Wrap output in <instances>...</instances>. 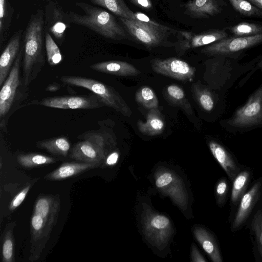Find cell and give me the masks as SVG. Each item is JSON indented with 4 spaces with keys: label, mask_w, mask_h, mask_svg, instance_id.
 I'll return each mask as SVG.
<instances>
[{
    "label": "cell",
    "mask_w": 262,
    "mask_h": 262,
    "mask_svg": "<svg viewBox=\"0 0 262 262\" xmlns=\"http://www.w3.org/2000/svg\"><path fill=\"white\" fill-rule=\"evenodd\" d=\"M60 209L59 194H41L37 197L30 222V261L39 258L57 223Z\"/></svg>",
    "instance_id": "6da1fadb"
},
{
    "label": "cell",
    "mask_w": 262,
    "mask_h": 262,
    "mask_svg": "<svg viewBox=\"0 0 262 262\" xmlns=\"http://www.w3.org/2000/svg\"><path fill=\"white\" fill-rule=\"evenodd\" d=\"M44 34V12L38 9L31 14L24 32L23 81L25 85H29L37 76L43 65Z\"/></svg>",
    "instance_id": "7a4b0ae2"
},
{
    "label": "cell",
    "mask_w": 262,
    "mask_h": 262,
    "mask_svg": "<svg viewBox=\"0 0 262 262\" xmlns=\"http://www.w3.org/2000/svg\"><path fill=\"white\" fill-rule=\"evenodd\" d=\"M75 5L85 14L73 11L66 13L68 23L86 27L107 39L119 40L126 38V30L107 11L84 2H76Z\"/></svg>",
    "instance_id": "3957f363"
},
{
    "label": "cell",
    "mask_w": 262,
    "mask_h": 262,
    "mask_svg": "<svg viewBox=\"0 0 262 262\" xmlns=\"http://www.w3.org/2000/svg\"><path fill=\"white\" fill-rule=\"evenodd\" d=\"M221 125L232 134H243L262 127V83L243 105L221 121Z\"/></svg>",
    "instance_id": "277c9868"
},
{
    "label": "cell",
    "mask_w": 262,
    "mask_h": 262,
    "mask_svg": "<svg viewBox=\"0 0 262 262\" xmlns=\"http://www.w3.org/2000/svg\"><path fill=\"white\" fill-rule=\"evenodd\" d=\"M242 53L213 56L212 74L216 79V89L224 93L228 91L239 78L255 67L262 56L260 55L248 62L240 63Z\"/></svg>",
    "instance_id": "5b68a950"
},
{
    "label": "cell",
    "mask_w": 262,
    "mask_h": 262,
    "mask_svg": "<svg viewBox=\"0 0 262 262\" xmlns=\"http://www.w3.org/2000/svg\"><path fill=\"white\" fill-rule=\"evenodd\" d=\"M81 138L82 140L72 148L70 158L79 162L102 164L111 149L110 139L96 131L86 133Z\"/></svg>",
    "instance_id": "8992f818"
},
{
    "label": "cell",
    "mask_w": 262,
    "mask_h": 262,
    "mask_svg": "<svg viewBox=\"0 0 262 262\" xmlns=\"http://www.w3.org/2000/svg\"><path fill=\"white\" fill-rule=\"evenodd\" d=\"M63 82L86 89L98 96L105 105L115 110L124 116L130 117L132 111L125 100L112 87L91 78L75 76H64L60 78Z\"/></svg>",
    "instance_id": "52a82bcc"
},
{
    "label": "cell",
    "mask_w": 262,
    "mask_h": 262,
    "mask_svg": "<svg viewBox=\"0 0 262 262\" xmlns=\"http://www.w3.org/2000/svg\"><path fill=\"white\" fill-rule=\"evenodd\" d=\"M142 224L144 234L149 243L160 250L164 249L172 234V227L169 218L144 204Z\"/></svg>",
    "instance_id": "ba28073f"
},
{
    "label": "cell",
    "mask_w": 262,
    "mask_h": 262,
    "mask_svg": "<svg viewBox=\"0 0 262 262\" xmlns=\"http://www.w3.org/2000/svg\"><path fill=\"white\" fill-rule=\"evenodd\" d=\"M24 50L23 45L0 92V126L2 129L6 128L9 115L12 112L16 101L20 98L19 93L23 79L20 76V66Z\"/></svg>",
    "instance_id": "9c48e42d"
},
{
    "label": "cell",
    "mask_w": 262,
    "mask_h": 262,
    "mask_svg": "<svg viewBox=\"0 0 262 262\" xmlns=\"http://www.w3.org/2000/svg\"><path fill=\"white\" fill-rule=\"evenodd\" d=\"M262 201V177L256 179L241 199L230 222V230L235 232L246 226Z\"/></svg>",
    "instance_id": "30bf717a"
},
{
    "label": "cell",
    "mask_w": 262,
    "mask_h": 262,
    "mask_svg": "<svg viewBox=\"0 0 262 262\" xmlns=\"http://www.w3.org/2000/svg\"><path fill=\"white\" fill-rule=\"evenodd\" d=\"M125 30L136 40L146 47H155L162 44L169 30L167 27L119 17Z\"/></svg>",
    "instance_id": "8fae6325"
},
{
    "label": "cell",
    "mask_w": 262,
    "mask_h": 262,
    "mask_svg": "<svg viewBox=\"0 0 262 262\" xmlns=\"http://www.w3.org/2000/svg\"><path fill=\"white\" fill-rule=\"evenodd\" d=\"M261 43L262 33L247 36L227 37L205 47L201 52L209 56L232 55L241 53Z\"/></svg>",
    "instance_id": "7c38bea8"
},
{
    "label": "cell",
    "mask_w": 262,
    "mask_h": 262,
    "mask_svg": "<svg viewBox=\"0 0 262 262\" xmlns=\"http://www.w3.org/2000/svg\"><path fill=\"white\" fill-rule=\"evenodd\" d=\"M38 104L60 109H94L105 105L101 99L93 93L89 96H64L42 99Z\"/></svg>",
    "instance_id": "4fadbf2b"
},
{
    "label": "cell",
    "mask_w": 262,
    "mask_h": 262,
    "mask_svg": "<svg viewBox=\"0 0 262 262\" xmlns=\"http://www.w3.org/2000/svg\"><path fill=\"white\" fill-rule=\"evenodd\" d=\"M66 12L58 3L49 0L45 5V29L52 34L59 45L63 42L70 23L66 20Z\"/></svg>",
    "instance_id": "5bb4252c"
},
{
    "label": "cell",
    "mask_w": 262,
    "mask_h": 262,
    "mask_svg": "<svg viewBox=\"0 0 262 262\" xmlns=\"http://www.w3.org/2000/svg\"><path fill=\"white\" fill-rule=\"evenodd\" d=\"M151 66L155 73L180 81H190L196 72L194 67L174 57L154 59L151 61Z\"/></svg>",
    "instance_id": "9a60e30c"
},
{
    "label": "cell",
    "mask_w": 262,
    "mask_h": 262,
    "mask_svg": "<svg viewBox=\"0 0 262 262\" xmlns=\"http://www.w3.org/2000/svg\"><path fill=\"white\" fill-rule=\"evenodd\" d=\"M157 187L168 194L181 208L187 204L188 196L183 184L173 172L166 169H160L155 175Z\"/></svg>",
    "instance_id": "2e32d148"
},
{
    "label": "cell",
    "mask_w": 262,
    "mask_h": 262,
    "mask_svg": "<svg viewBox=\"0 0 262 262\" xmlns=\"http://www.w3.org/2000/svg\"><path fill=\"white\" fill-rule=\"evenodd\" d=\"M208 145L213 156L224 169L231 184L245 166L242 165L230 149L220 141L210 140Z\"/></svg>",
    "instance_id": "e0dca14e"
},
{
    "label": "cell",
    "mask_w": 262,
    "mask_h": 262,
    "mask_svg": "<svg viewBox=\"0 0 262 262\" xmlns=\"http://www.w3.org/2000/svg\"><path fill=\"white\" fill-rule=\"evenodd\" d=\"M253 177L252 168L245 166L232 182L230 196L229 223L241 199L249 189Z\"/></svg>",
    "instance_id": "ac0fdd59"
},
{
    "label": "cell",
    "mask_w": 262,
    "mask_h": 262,
    "mask_svg": "<svg viewBox=\"0 0 262 262\" xmlns=\"http://www.w3.org/2000/svg\"><path fill=\"white\" fill-rule=\"evenodd\" d=\"M180 34L182 37L180 46L183 50L209 45L228 37L225 30H209L198 34L188 32H180Z\"/></svg>",
    "instance_id": "d6986e66"
},
{
    "label": "cell",
    "mask_w": 262,
    "mask_h": 262,
    "mask_svg": "<svg viewBox=\"0 0 262 262\" xmlns=\"http://www.w3.org/2000/svg\"><path fill=\"white\" fill-rule=\"evenodd\" d=\"M23 31L19 30L10 39L0 58V85L2 86L13 67L20 49Z\"/></svg>",
    "instance_id": "ffe728a7"
},
{
    "label": "cell",
    "mask_w": 262,
    "mask_h": 262,
    "mask_svg": "<svg viewBox=\"0 0 262 262\" xmlns=\"http://www.w3.org/2000/svg\"><path fill=\"white\" fill-rule=\"evenodd\" d=\"M101 163L87 162H64L56 169L47 174L44 179L62 181L82 174L89 170L100 167Z\"/></svg>",
    "instance_id": "44dd1931"
},
{
    "label": "cell",
    "mask_w": 262,
    "mask_h": 262,
    "mask_svg": "<svg viewBox=\"0 0 262 262\" xmlns=\"http://www.w3.org/2000/svg\"><path fill=\"white\" fill-rule=\"evenodd\" d=\"M184 7L187 14L196 18H209L222 11V5L218 0H189Z\"/></svg>",
    "instance_id": "7402d4cb"
},
{
    "label": "cell",
    "mask_w": 262,
    "mask_h": 262,
    "mask_svg": "<svg viewBox=\"0 0 262 262\" xmlns=\"http://www.w3.org/2000/svg\"><path fill=\"white\" fill-rule=\"evenodd\" d=\"M255 260L262 261V201L257 206L247 225Z\"/></svg>",
    "instance_id": "603a6c76"
},
{
    "label": "cell",
    "mask_w": 262,
    "mask_h": 262,
    "mask_svg": "<svg viewBox=\"0 0 262 262\" xmlns=\"http://www.w3.org/2000/svg\"><path fill=\"white\" fill-rule=\"evenodd\" d=\"M195 238L213 262H223V258L215 237L209 230L202 227L193 229Z\"/></svg>",
    "instance_id": "cb8c5ba5"
},
{
    "label": "cell",
    "mask_w": 262,
    "mask_h": 262,
    "mask_svg": "<svg viewBox=\"0 0 262 262\" xmlns=\"http://www.w3.org/2000/svg\"><path fill=\"white\" fill-rule=\"evenodd\" d=\"M90 68L95 71L118 76H133L140 74V71L131 64L122 61H107L96 63Z\"/></svg>",
    "instance_id": "d4e9b609"
},
{
    "label": "cell",
    "mask_w": 262,
    "mask_h": 262,
    "mask_svg": "<svg viewBox=\"0 0 262 262\" xmlns=\"http://www.w3.org/2000/svg\"><path fill=\"white\" fill-rule=\"evenodd\" d=\"M137 126L142 134L156 136L162 134L163 132L165 122L159 110L156 108L149 110L146 116L145 122L138 120Z\"/></svg>",
    "instance_id": "484cf974"
},
{
    "label": "cell",
    "mask_w": 262,
    "mask_h": 262,
    "mask_svg": "<svg viewBox=\"0 0 262 262\" xmlns=\"http://www.w3.org/2000/svg\"><path fill=\"white\" fill-rule=\"evenodd\" d=\"M193 97L201 108L205 112L211 113L215 108L217 102L220 100L217 95L206 86L199 82L193 83L192 86Z\"/></svg>",
    "instance_id": "4316f807"
},
{
    "label": "cell",
    "mask_w": 262,
    "mask_h": 262,
    "mask_svg": "<svg viewBox=\"0 0 262 262\" xmlns=\"http://www.w3.org/2000/svg\"><path fill=\"white\" fill-rule=\"evenodd\" d=\"M36 146L52 155L66 157L70 149V143L67 138L60 137L38 142Z\"/></svg>",
    "instance_id": "83f0119b"
},
{
    "label": "cell",
    "mask_w": 262,
    "mask_h": 262,
    "mask_svg": "<svg viewBox=\"0 0 262 262\" xmlns=\"http://www.w3.org/2000/svg\"><path fill=\"white\" fill-rule=\"evenodd\" d=\"M90 2L108 10L119 17L135 20L134 13L123 0H90Z\"/></svg>",
    "instance_id": "f1b7e54d"
},
{
    "label": "cell",
    "mask_w": 262,
    "mask_h": 262,
    "mask_svg": "<svg viewBox=\"0 0 262 262\" xmlns=\"http://www.w3.org/2000/svg\"><path fill=\"white\" fill-rule=\"evenodd\" d=\"M165 94L170 103L181 107L189 114L192 113L191 105L181 87L176 84L169 85L166 88Z\"/></svg>",
    "instance_id": "f546056e"
},
{
    "label": "cell",
    "mask_w": 262,
    "mask_h": 262,
    "mask_svg": "<svg viewBox=\"0 0 262 262\" xmlns=\"http://www.w3.org/2000/svg\"><path fill=\"white\" fill-rule=\"evenodd\" d=\"M16 225L15 222L9 223L5 227L2 240V261L14 262V239L13 229Z\"/></svg>",
    "instance_id": "4dcf8cb0"
},
{
    "label": "cell",
    "mask_w": 262,
    "mask_h": 262,
    "mask_svg": "<svg viewBox=\"0 0 262 262\" xmlns=\"http://www.w3.org/2000/svg\"><path fill=\"white\" fill-rule=\"evenodd\" d=\"M13 10L8 0H0V45L5 41L13 17Z\"/></svg>",
    "instance_id": "1f68e13d"
},
{
    "label": "cell",
    "mask_w": 262,
    "mask_h": 262,
    "mask_svg": "<svg viewBox=\"0 0 262 262\" xmlns=\"http://www.w3.org/2000/svg\"><path fill=\"white\" fill-rule=\"evenodd\" d=\"M17 160L20 165L26 168L54 163L58 159L46 155L30 153L21 154L17 156Z\"/></svg>",
    "instance_id": "d6a6232c"
},
{
    "label": "cell",
    "mask_w": 262,
    "mask_h": 262,
    "mask_svg": "<svg viewBox=\"0 0 262 262\" xmlns=\"http://www.w3.org/2000/svg\"><path fill=\"white\" fill-rule=\"evenodd\" d=\"M45 39L46 54L48 63L51 66H56L62 60L60 50L51 34L45 29Z\"/></svg>",
    "instance_id": "836d02e7"
},
{
    "label": "cell",
    "mask_w": 262,
    "mask_h": 262,
    "mask_svg": "<svg viewBox=\"0 0 262 262\" xmlns=\"http://www.w3.org/2000/svg\"><path fill=\"white\" fill-rule=\"evenodd\" d=\"M136 101L147 109L158 107V99L154 91L149 86H143L136 92Z\"/></svg>",
    "instance_id": "e575fe53"
},
{
    "label": "cell",
    "mask_w": 262,
    "mask_h": 262,
    "mask_svg": "<svg viewBox=\"0 0 262 262\" xmlns=\"http://www.w3.org/2000/svg\"><path fill=\"white\" fill-rule=\"evenodd\" d=\"M232 7L247 17H262V10L247 0H229Z\"/></svg>",
    "instance_id": "d590c367"
},
{
    "label": "cell",
    "mask_w": 262,
    "mask_h": 262,
    "mask_svg": "<svg viewBox=\"0 0 262 262\" xmlns=\"http://www.w3.org/2000/svg\"><path fill=\"white\" fill-rule=\"evenodd\" d=\"M237 36H252L262 33V26L247 22L239 23L227 29Z\"/></svg>",
    "instance_id": "8d00e7d4"
},
{
    "label": "cell",
    "mask_w": 262,
    "mask_h": 262,
    "mask_svg": "<svg viewBox=\"0 0 262 262\" xmlns=\"http://www.w3.org/2000/svg\"><path fill=\"white\" fill-rule=\"evenodd\" d=\"M229 179L222 177L219 180L215 187V196L217 205L220 207H223L226 203L230 190Z\"/></svg>",
    "instance_id": "74e56055"
},
{
    "label": "cell",
    "mask_w": 262,
    "mask_h": 262,
    "mask_svg": "<svg viewBox=\"0 0 262 262\" xmlns=\"http://www.w3.org/2000/svg\"><path fill=\"white\" fill-rule=\"evenodd\" d=\"M31 187V184L29 183L23 188L12 199L9 205V210L13 211L17 208L24 201Z\"/></svg>",
    "instance_id": "f35d334b"
},
{
    "label": "cell",
    "mask_w": 262,
    "mask_h": 262,
    "mask_svg": "<svg viewBox=\"0 0 262 262\" xmlns=\"http://www.w3.org/2000/svg\"><path fill=\"white\" fill-rule=\"evenodd\" d=\"M257 70H260L262 71V56L257 63L256 64L255 67L247 74H246L238 82V87L241 88L243 86L247 81L250 79V78L255 73Z\"/></svg>",
    "instance_id": "ab89813d"
},
{
    "label": "cell",
    "mask_w": 262,
    "mask_h": 262,
    "mask_svg": "<svg viewBox=\"0 0 262 262\" xmlns=\"http://www.w3.org/2000/svg\"><path fill=\"white\" fill-rule=\"evenodd\" d=\"M119 154L117 151H114L106 156L104 161L101 165V167L106 166H112L116 164L119 158Z\"/></svg>",
    "instance_id": "60d3db41"
},
{
    "label": "cell",
    "mask_w": 262,
    "mask_h": 262,
    "mask_svg": "<svg viewBox=\"0 0 262 262\" xmlns=\"http://www.w3.org/2000/svg\"><path fill=\"white\" fill-rule=\"evenodd\" d=\"M135 20H139L140 21L154 24L156 25H159V24L157 23L156 21L151 20L146 15L139 12L134 13Z\"/></svg>",
    "instance_id": "b9f144b4"
},
{
    "label": "cell",
    "mask_w": 262,
    "mask_h": 262,
    "mask_svg": "<svg viewBox=\"0 0 262 262\" xmlns=\"http://www.w3.org/2000/svg\"><path fill=\"white\" fill-rule=\"evenodd\" d=\"M134 4L146 10H150L152 8L150 0H130Z\"/></svg>",
    "instance_id": "7bdbcfd3"
},
{
    "label": "cell",
    "mask_w": 262,
    "mask_h": 262,
    "mask_svg": "<svg viewBox=\"0 0 262 262\" xmlns=\"http://www.w3.org/2000/svg\"><path fill=\"white\" fill-rule=\"evenodd\" d=\"M191 257L193 261L205 262L206 260L199 252L195 246H193L191 250Z\"/></svg>",
    "instance_id": "ee69618b"
},
{
    "label": "cell",
    "mask_w": 262,
    "mask_h": 262,
    "mask_svg": "<svg viewBox=\"0 0 262 262\" xmlns=\"http://www.w3.org/2000/svg\"><path fill=\"white\" fill-rule=\"evenodd\" d=\"M249 1L262 10V0H249Z\"/></svg>",
    "instance_id": "f6af8a7d"
}]
</instances>
